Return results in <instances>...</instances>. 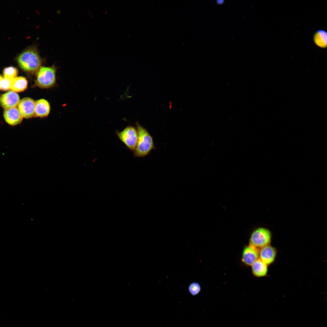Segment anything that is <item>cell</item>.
<instances>
[{
    "instance_id": "6da1fadb",
    "label": "cell",
    "mask_w": 327,
    "mask_h": 327,
    "mask_svg": "<svg viewBox=\"0 0 327 327\" xmlns=\"http://www.w3.org/2000/svg\"><path fill=\"white\" fill-rule=\"evenodd\" d=\"M17 62L23 70L32 73L38 72L42 63L38 51L34 47L28 48L21 53L17 58Z\"/></svg>"
},
{
    "instance_id": "7a4b0ae2",
    "label": "cell",
    "mask_w": 327,
    "mask_h": 327,
    "mask_svg": "<svg viewBox=\"0 0 327 327\" xmlns=\"http://www.w3.org/2000/svg\"><path fill=\"white\" fill-rule=\"evenodd\" d=\"M138 139L136 148L133 151L134 157H143L155 148L153 138L146 129L136 123Z\"/></svg>"
},
{
    "instance_id": "3957f363",
    "label": "cell",
    "mask_w": 327,
    "mask_h": 327,
    "mask_svg": "<svg viewBox=\"0 0 327 327\" xmlns=\"http://www.w3.org/2000/svg\"><path fill=\"white\" fill-rule=\"evenodd\" d=\"M56 71L54 66L41 67L37 72L36 85L44 88L53 86L56 81Z\"/></svg>"
},
{
    "instance_id": "277c9868",
    "label": "cell",
    "mask_w": 327,
    "mask_h": 327,
    "mask_svg": "<svg viewBox=\"0 0 327 327\" xmlns=\"http://www.w3.org/2000/svg\"><path fill=\"white\" fill-rule=\"evenodd\" d=\"M116 133L119 139L129 150L133 151L134 150L138 139L137 128L129 126L121 131H116Z\"/></svg>"
},
{
    "instance_id": "5b68a950",
    "label": "cell",
    "mask_w": 327,
    "mask_h": 327,
    "mask_svg": "<svg viewBox=\"0 0 327 327\" xmlns=\"http://www.w3.org/2000/svg\"><path fill=\"white\" fill-rule=\"evenodd\" d=\"M270 232L267 229L259 228L252 233L250 239V245L258 249L269 245L271 242Z\"/></svg>"
},
{
    "instance_id": "8992f818",
    "label": "cell",
    "mask_w": 327,
    "mask_h": 327,
    "mask_svg": "<svg viewBox=\"0 0 327 327\" xmlns=\"http://www.w3.org/2000/svg\"><path fill=\"white\" fill-rule=\"evenodd\" d=\"M35 101L31 98L25 97L20 100L18 109L23 117L31 118L35 116Z\"/></svg>"
},
{
    "instance_id": "52a82bcc",
    "label": "cell",
    "mask_w": 327,
    "mask_h": 327,
    "mask_svg": "<svg viewBox=\"0 0 327 327\" xmlns=\"http://www.w3.org/2000/svg\"><path fill=\"white\" fill-rule=\"evenodd\" d=\"M20 101L18 95L10 91L0 96V105L5 110L16 107Z\"/></svg>"
},
{
    "instance_id": "ba28073f",
    "label": "cell",
    "mask_w": 327,
    "mask_h": 327,
    "mask_svg": "<svg viewBox=\"0 0 327 327\" xmlns=\"http://www.w3.org/2000/svg\"><path fill=\"white\" fill-rule=\"evenodd\" d=\"M259 249L251 245L246 247L243 251L242 261L245 264L251 266L259 258Z\"/></svg>"
},
{
    "instance_id": "9c48e42d",
    "label": "cell",
    "mask_w": 327,
    "mask_h": 327,
    "mask_svg": "<svg viewBox=\"0 0 327 327\" xmlns=\"http://www.w3.org/2000/svg\"><path fill=\"white\" fill-rule=\"evenodd\" d=\"M3 115L6 122L11 126L20 124L23 118L16 107L5 110Z\"/></svg>"
},
{
    "instance_id": "30bf717a",
    "label": "cell",
    "mask_w": 327,
    "mask_h": 327,
    "mask_svg": "<svg viewBox=\"0 0 327 327\" xmlns=\"http://www.w3.org/2000/svg\"><path fill=\"white\" fill-rule=\"evenodd\" d=\"M260 249L259 251V259L267 265L272 263L276 257V249L269 245Z\"/></svg>"
},
{
    "instance_id": "8fae6325",
    "label": "cell",
    "mask_w": 327,
    "mask_h": 327,
    "mask_svg": "<svg viewBox=\"0 0 327 327\" xmlns=\"http://www.w3.org/2000/svg\"><path fill=\"white\" fill-rule=\"evenodd\" d=\"M50 107L46 100L41 99L35 101V116L41 117L47 116L49 114Z\"/></svg>"
},
{
    "instance_id": "7c38bea8",
    "label": "cell",
    "mask_w": 327,
    "mask_h": 327,
    "mask_svg": "<svg viewBox=\"0 0 327 327\" xmlns=\"http://www.w3.org/2000/svg\"><path fill=\"white\" fill-rule=\"evenodd\" d=\"M28 81L24 77H16L11 81L10 90L15 92H21L27 88Z\"/></svg>"
},
{
    "instance_id": "4fadbf2b",
    "label": "cell",
    "mask_w": 327,
    "mask_h": 327,
    "mask_svg": "<svg viewBox=\"0 0 327 327\" xmlns=\"http://www.w3.org/2000/svg\"><path fill=\"white\" fill-rule=\"evenodd\" d=\"M313 39L315 44L318 47L325 48L327 46V33L322 29L317 30L313 35Z\"/></svg>"
},
{
    "instance_id": "5bb4252c",
    "label": "cell",
    "mask_w": 327,
    "mask_h": 327,
    "mask_svg": "<svg viewBox=\"0 0 327 327\" xmlns=\"http://www.w3.org/2000/svg\"><path fill=\"white\" fill-rule=\"evenodd\" d=\"M251 266L253 273L255 276L261 277L264 276L267 274V265L259 258L257 259Z\"/></svg>"
},
{
    "instance_id": "9a60e30c",
    "label": "cell",
    "mask_w": 327,
    "mask_h": 327,
    "mask_svg": "<svg viewBox=\"0 0 327 327\" xmlns=\"http://www.w3.org/2000/svg\"><path fill=\"white\" fill-rule=\"evenodd\" d=\"M18 74L17 69L14 67L5 68L3 71V78L12 79L16 77Z\"/></svg>"
},
{
    "instance_id": "2e32d148",
    "label": "cell",
    "mask_w": 327,
    "mask_h": 327,
    "mask_svg": "<svg viewBox=\"0 0 327 327\" xmlns=\"http://www.w3.org/2000/svg\"><path fill=\"white\" fill-rule=\"evenodd\" d=\"M188 290L189 292L193 296L198 294L201 290V287L199 284L196 282L191 283L189 286Z\"/></svg>"
},
{
    "instance_id": "e0dca14e",
    "label": "cell",
    "mask_w": 327,
    "mask_h": 327,
    "mask_svg": "<svg viewBox=\"0 0 327 327\" xmlns=\"http://www.w3.org/2000/svg\"><path fill=\"white\" fill-rule=\"evenodd\" d=\"M12 80L3 78L0 81L1 89L3 91L10 89Z\"/></svg>"
},
{
    "instance_id": "ac0fdd59",
    "label": "cell",
    "mask_w": 327,
    "mask_h": 327,
    "mask_svg": "<svg viewBox=\"0 0 327 327\" xmlns=\"http://www.w3.org/2000/svg\"><path fill=\"white\" fill-rule=\"evenodd\" d=\"M2 78H3V77L0 74V81ZM0 90H1V88H0Z\"/></svg>"
}]
</instances>
